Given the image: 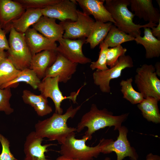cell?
Instances as JSON below:
<instances>
[{"mask_svg": "<svg viewBox=\"0 0 160 160\" xmlns=\"http://www.w3.org/2000/svg\"><path fill=\"white\" fill-rule=\"evenodd\" d=\"M82 104L73 108L71 105L64 114L54 113L52 116L43 120H39L35 126L36 136L39 138H47L50 141L57 140L61 145L67 137L76 131V128L68 127V120L73 118L80 109Z\"/></svg>", "mask_w": 160, "mask_h": 160, "instance_id": "1", "label": "cell"}, {"mask_svg": "<svg viewBox=\"0 0 160 160\" xmlns=\"http://www.w3.org/2000/svg\"><path fill=\"white\" fill-rule=\"evenodd\" d=\"M129 113L114 116L113 113L106 108L99 109L95 104H92L89 111L82 117L76 127V131L81 132L85 127L87 128L83 136L91 140L92 134L96 131L106 127H114V130H118L123 122L127 119Z\"/></svg>", "mask_w": 160, "mask_h": 160, "instance_id": "2", "label": "cell"}, {"mask_svg": "<svg viewBox=\"0 0 160 160\" xmlns=\"http://www.w3.org/2000/svg\"><path fill=\"white\" fill-rule=\"evenodd\" d=\"M104 5L115 22L114 24L119 30L135 38L140 36L142 28H151L156 24L148 23L145 24H137L133 22L135 15L127 8L129 0H106Z\"/></svg>", "mask_w": 160, "mask_h": 160, "instance_id": "3", "label": "cell"}, {"mask_svg": "<svg viewBox=\"0 0 160 160\" xmlns=\"http://www.w3.org/2000/svg\"><path fill=\"white\" fill-rule=\"evenodd\" d=\"M75 135L74 132L69 135L61 145L59 152L61 155L79 160H92L101 153L102 147L108 140L103 138L96 146L90 147L86 144L87 137L83 136L81 139H77Z\"/></svg>", "mask_w": 160, "mask_h": 160, "instance_id": "4", "label": "cell"}, {"mask_svg": "<svg viewBox=\"0 0 160 160\" xmlns=\"http://www.w3.org/2000/svg\"><path fill=\"white\" fill-rule=\"evenodd\" d=\"M8 42L9 48L7 52V57L15 68L20 71L29 68L32 56L24 34L10 28Z\"/></svg>", "mask_w": 160, "mask_h": 160, "instance_id": "5", "label": "cell"}, {"mask_svg": "<svg viewBox=\"0 0 160 160\" xmlns=\"http://www.w3.org/2000/svg\"><path fill=\"white\" fill-rule=\"evenodd\" d=\"M134 82L144 98L149 96L160 100V80L153 65L144 64L136 70Z\"/></svg>", "mask_w": 160, "mask_h": 160, "instance_id": "6", "label": "cell"}, {"mask_svg": "<svg viewBox=\"0 0 160 160\" xmlns=\"http://www.w3.org/2000/svg\"><path fill=\"white\" fill-rule=\"evenodd\" d=\"M133 66V60L130 56L125 55L121 56L113 67L104 71L96 70L94 71L92 74L94 83L99 87L101 92L110 93V81L121 76L122 72L124 69Z\"/></svg>", "mask_w": 160, "mask_h": 160, "instance_id": "7", "label": "cell"}, {"mask_svg": "<svg viewBox=\"0 0 160 160\" xmlns=\"http://www.w3.org/2000/svg\"><path fill=\"white\" fill-rule=\"evenodd\" d=\"M59 77H48L44 78L39 84L38 89L41 94L47 98H50L53 101L55 107V113L62 114L63 109L61 108V103L67 99L71 100L74 103H76V100L81 87L76 92H72L68 96H64L60 91L59 86Z\"/></svg>", "mask_w": 160, "mask_h": 160, "instance_id": "8", "label": "cell"}, {"mask_svg": "<svg viewBox=\"0 0 160 160\" xmlns=\"http://www.w3.org/2000/svg\"><path fill=\"white\" fill-rule=\"evenodd\" d=\"M118 130L119 135L117 139L113 141L112 139H108L102 147L101 153L106 154L114 152L117 155L116 160H122L127 157L131 160H138V156L134 148L131 146L127 138V128L121 126Z\"/></svg>", "mask_w": 160, "mask_h": 160, "instance_id": "9", "label": "cell"}, {"mask_svg": "<svg viewBox=\"0 0 160 160\" xmlns=\"http://www.w3.org/2000/svg\"><path fill=\"white\" fill-rule=\"evenodd\" d=\"M78 17L75 21H66L59 23L64 32V38L71 39L86 38L89 36L95 22L89 16L77 10Z\"/></svg>", "mask_w": 160, "mask_h": 160, "instance_id": "10", "label": "cell"}, {"mask_svg": "<svg viewBox=\"0 0 160 160\" xmlns=\"http://www.w3.org/2000/svg\"><path fill=\"white\" fill-rule=\"evenodd\" d=\"M86 40L85 38L75 40L62 38L58 41L59 45L56 51L73 63L85 64L91 63V59L86 57L82 51Z\"/></svg>", "mask_w": 160, "mask_h": 160, "instance_id": "11", "label": "cell"}, {"mask_svg": "<svg viewBox=\"0 0 160 160\" xmlns=\"http://www.w3.org/2000/svg\"><path fill=\"white\" fill-rule=\"evenodd\" d=\"M77 3L75 0H61L59 2L41 9L43 16L63 22L76 20Z\"/></svg>", "mask_w": 160, "mask_h": 160, "instance_id": "12", "label": "cell"}, {"mask_svg": "<svg viewBox=\"0 0 160 160\" xmlns=\"http://www.w3.org/2000/svg\"><path fill=\"white\" fill-rule=\"evenodd\" d=\"M77 65L57 53L55 61L47 69L44 78L58 76L59 82L66 83L76 72Z\"/></svg>", "mask_w": 160, "mask_h": 160, "instance_id": "13", "label": "cell"}, {"mask_svg": "<svg viewBox=\"0 0 160 160\" xmlns=\"http://www.w3.org/2000/svg\"><path fill=\"white\" fill-rule=\"evenodd\" d=\"M43 140L37 137L34 131L28 135L24 144V160H51L46 158L45 153L47 151V148L54 144L42 145Z\"/></svg>", "mask_w": 160, "mask_h": 160, "instance_id": "14", "label": "cell"}, {"mask_svg": "<svg viewBox=\"0 0 160 160\" xmlns=\"http://www.w3.org/2000/svg\"><path fill=\"white\" fill-rule=\"evenodd\" d=\"M83 11L88 15H92L95 21L103 23L115 22L104 4V0H76Z\"/></svg>", "mask_w": 160, "mask_h": 160, "instance_id": "15", "label": "cell"}, {"mask_svg": "<svg viewBox=\"0 0 160 160\" xmlns=\"http://www.w3.org/2000/svg\"><path fill=\"white\" fill-rule=\"evenodd\" d=\"M27 45L32 56L45 50H56V42L50 40L34 29L29 28L24 33Z\"/></svg>", "mask_w": 160, "mask_h": 160, "instance_id": "16", "label": "cell"}, {"mask_svg": "<svg viewBox=\"0 0 160 160\" xmlns=\"http://www.w3.org/2000/svg\"><path fill=\"white\" fill-rule=\"evenodd\" d=\"M131 9L135 16L145 21L156 24L160 20L158 9L154 7L152 0H129Z\"/></svg>", "mask_w": 160, "mask_h": 160, "instance_id": "17", "label": "cell"}, {"mask_svg": "<svg viewBox=\"0 0 160 160\" xmlns=\"http://www.w3.org/2000/svg\"><path fill=\"white\" fill-rule=\"evenodd\" d=\"M32 28L49 39L56 42L63 38L64 32L62 26L56 19L44 16L32 25Z\"/></svg>", "mask_w": 160, "mask_h": 160, "instance_id": "18", "label": "cell"}, {"mask_svg": "<svg viewBox=\"0 0 160 160\" xmlns=\"http://www.w3.org/2000/svg\"><path fill=\"white\" fill-rule=\"evenodd\" d=\"M57 53L56 50H45L32 57L29 68L40 79H43L47 69L55 62Z\"/></svg>", "mask_w": 160, "mask_h": 160, "instance_id": "19", "label": "cell"}, {"mask_svg": "<svg viewBox=\"0 0 160 160\" xmlns=\"http://www.w3.org/2000/svg\"><path fill=\"white\" fill-rule=\"evenodd\" d=\"M23 6L16 0H0V24L7 27L25 11Z\"/></svg>", "mask_w": 160, "mask_h": 160, "instance_id": "20", "label": "cell"}, {"mask_svg": "<svg viewBox=\"0 0 160 160\" xmlns=\"http://www.w3.org/2000/svg\"><path fill=\"white\" fill-rule=\"evenodd\" d=\"M42 16L41 9H26L19 17L12 21L7 28L10 30L13 28L18 32L24 34Z\"/></svg>", "mask_w": 160, "mask_h": 160, "instance_id": "21", "label": "cell"}, {"mask_svg": "<svg viewBox=\"0 0 160 160\" xmlns=\"http://www.w3.org/2000/svg\"><path fill=\"white\" fill-rule=\"evenodd\" d=\"M143 28L144 36H137L135 38L134 41L137 44L143 46L145 50L146 58L159 57L160 56V40L152 35L150 28Z\"/></svg>", "mask_w": 160, "mask_h": 160, "instance_id": "22", "label": "cell"}, {"mask_svg": "<svg viewBox=\"0 0 160 160\" xmlns=\"http://www.w3.org/2000/svg\"><path fill=\"white\" fill-rule=\"evenodd\" d=\"M22 97L24 103L33 107L39 116H44L52 111V107L48 104L47 98L41 94L36 95L25 89L23 92Z\"/></svg>", "mask_w": 160, "mask_h": 160, "instance_id": "23", "label": "cell"}, {"mask_svg": "<svg viewBox=\"0 0 160 160\" xmlns=\"http://www.w3.org/2000/svg\"><path fill=\"white\" fill-rule=\"evenodd\" d=\"M159 101L154 97L149 96L137 104V107L143 116L148 121L156 124L160 123V113L158 106Z\"/></svg>", "mask_w": 160, "mask_h": 160, "instance_id": "24", "label": "cell"}, {"mask_svg": "<svg viewBox=\"0 0 160 160\" xmlns=\"http://www.w3.org/2000/svg\"><path fill=\"white\" fill-rule=\"evenodd\" d=\"M112 25L110 22L95 21L85 43L89 44L91 49H94L104 41Z\"/></svg>", "mask_w": 160, "mask_h": 160, "instance_id": "25", "label": "cell"}, {"mask_svg": "<svg viewBox=\"0 0 160 160\" xmlns=\"http://www.w3.org/2000/svg\"><path fill=\"white\" fill-rule=\"evenodd\" d=\"M39 79L35 72L29 68H26L21 71L19 74L12 81L0 87L1 89L15 87L20 82H24L30 85L34 89H38L41 82Z\"/></svg>", "mask_w": 160, "mask_h": 160, "instance_id": "26", "label": "cell"}, {"mask_svg": "<svg viewBox=\"0 0 160 160\" xmlns=\"http://www.w3.org/2000/svg\"><path fill=\"white\" fill-rule=\"evenodd\" d=\"M135 39L112 25L103 41L109 47L112 48L121 45L124 42L134 41Z\"/></svg>", "mask_w": 160, "mask_h": 160, "instance_id": "27", "label": "cell"}, {"mask_svg": "<svg viewBox=\"0 0 160 160\" xmlns=\"http://www.w3.org/2000/svg\"><path fill=\"white\" fill-rule=\"evenodd\" d=\"M132 77L121 80L120 83L121 91L123 98L132 104H138L144 98L141 93L136 91L133 88L132 84Z\"/></svg>", "mask_w": 160, "mask_h": 160, "instance_id": "28", "label": "cell"}, {"mask_svg": "<svg viewBox=\"0 0 160 160\" xmlns=\"http://www.w3.org/2000/svg\"><path fill=\"white\" fill-rule=\"evenodd\" d=\"M21 71L17 69L7 57L0 63V87L16 78Z\"/></svg>", "mask_w": 160, "mask_h": 160, "instance_id": "29", "label": "cell"}, {"mask_svg": "<svg viewBox=\"0 0 160 160\" xmlns=\"http://www.w3.org/2000/svg\"><path fill=\"white\" fill-rule=\"evenodd\" d=\"M99 48L100 51L98 59L96 61L91 62L90 65V68L92 70L97 69L104 71L108 69L106 61L107 53L109 47L103 41L100 43Z\"/></svg>", "mask_w": 160, "mask_h": 160, "instance_id": "30", "label": "cell"}, {"mask_svg": "<svg viewBox=\"0 0 160 160\" xmlns=\"http://www.w3.org/2000/svg\"><path fill=\"white\" fill-rule=\"evenodd\" d=\"M61 0H16L23 6L25 9H42L56 4Z\"/></svg>", "mask_w": 160, "mask_h": 160, "instance_id": "31", "label": "cell"}, {"mask_svg": "<svg viewBox=\"0 0 160 160\" xmlns=\"http://www.w3.org/2000/svg\"><path fill=\"white\" fill-rule=\"evenodd\" d=\"M127 51L126 48L121 45L108 48L106 55V63L110 68L115 66L117 63L119 57L125 55Z\"/></svg>", "mask_w": 160, "mask_h": 160, "instance_id": "32", "label": "cell"}, {"mask_svg": "<svg viewBox=\"0 0 160 160\" xmlns=\"http://www.w3.org/2000/svg\"><path fill=\"white\" fill-rule=\"evenodd\" d=\"M12 95L10 88L1 89L0 87V111L4 112L7 115L14 112V109L11 107L9 103Z\"/></svg>", "mask_w": 160, "mask_h": 160, "instance_id": "33", "label": "cell"}, {"mask_svg": "<svg viewBox=\"0 0 160 160\" xmlns=\"http://www.w3.org/2000/svg\"><path fill=\"white\" fill-rule=\"evenodd\" d=\"M0 142L2 148L1 153L0 154V160H18L14 157L11 152L9 140L0 133Z\"/></svg>", "mask_w": 160, "mask_h": 160, "instance_id": "34", "label": "cell"}, {"mask_svg": "<svg viewBox=\"0 0 160 160\" xmlns=\"http://www.w3.org/2000/svg\"><path fill=\"white\" fill-rule=\"evenodd\" d=\"M9 48V42L6 36V32L0 24V52L8 51Z\"/></svg>", "mask_w": 160, "mask_h": 160, "instance_id": "35", "label": "cell"}, {"mask_svg": "<svg viewBox=\"0 0 160 160\" xmlns=\"http://www.w3.org/2000/svg\"><path fill=\"white\" fill-rule=\"evenodd\" d=\"M151 28L152 35L158 39L160 40V20L156 26L153 27Z\"/></svg>", "mask_w": 160, "mask_h": 160, "instance_id": "36", "label": "cell"}, {"mask_svg": "<svg viewBox=\"0 0 160 160\" xmlns=\"http://www.w3.org/2000/svg\"><path fill=\"white\" fill-rule=\"evenodd\" d=\"M145 160H160V157L158 155L150 153L147 155Z\"/></svg>", "mask_w": 160, "mask_h": 160, "instance_id": "37", "label": "cell"}, {"mask_svg": "<svg viewBox=\"0 0 160 160\" xmlns=\"http://www.w3.org/2000/svg\"><path fill=\"white\" fill-rule=\"evenodd\" d=\"M155 73L157 75L160 77V63L159 62H157L154 66Z\"/></svg>", "mask_w": 160, "mask_h": 160, "instance_id": "38", "label": "cell"}, {"mask_svg": "<svg viewBox=\"0 0 160 160\" xmlns=\"http://www.w3.org/2000/svg\"><path fill=\"white\" fill-rule=\"evenodd\" d=\"M56 160H79L64 155H61L58 157Z\"/></svg>", "mask_w": 160, "mask_h": 160, "instance_id": "39", "label": "cell"}, {"mask_svg": "<svg viewBox=\"0 0 160 160\" xmlns=\"http://www.w3.org/2000/svg\"><path fill=\"white\" fill-rule=\"evenodd\" d=\"M7 56V52L4 51L0 52V63Z\"/></svg>", "mask_w": 160, "mask_h": 160, "instance_id": "40", "label": "cell"}, {"mask_svg": "<svg viewBox=\"0 0 160 160\" xmlns=\"http://www.w3.org/2000/svg\"><path fill=\"white\" fill-rule=\"evenodd\" d=\"M156 1H157V3L159 4V8H160V0H156Z\"/></svg>", "mask_w": 160, "mask_h": 160, "instance_id": "41", "label": "cell"}, {"mask_svg": "<svg viewBox=\"0 0 160 160\" xmlns=\"http://www.w3.org/2000/svg\"><path fill=\"white\" fill-rule=\"evenodd\" d=\"M104 160H110V158L109 157H107L105 158Z\"/></svg>", "mask_w": 160, "mask_h": 160, "instance_id": "42", "label": "cell"}]
</instances>
